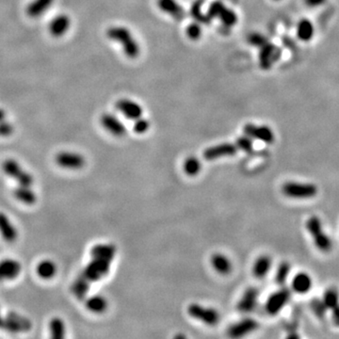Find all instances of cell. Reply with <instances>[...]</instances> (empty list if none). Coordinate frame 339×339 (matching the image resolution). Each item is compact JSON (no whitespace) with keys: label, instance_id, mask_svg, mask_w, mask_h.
<instances>
[{"label":"cell","instance_id":"6da1fadb","mask_svg":"<svg viewBox=\"0 0 339 339\" xmlns=\"http://www.w3.org/2000/svg\"><path fill=\"white\" fill-rule=\"evenodd\" d=\"M107 36L110 40L121 44L124 55L130 59H136L140 53L138 41L134 38L130 30L122 26H114L107 30Z\"/></svg>","mask_w":339,"mask_h":339},{"label":"cell","instance_id":"7a4b0ae2","mask_svg":"<svg viewBox=\"0 0 339 339\" xmlns=\"http://www.w3.org/2000/svg\"><path fill=\"white\" fill-rule=\"evenodd\" d=\"M306 229L312 235L314 243L317 248L323 252H330L333 247L330 237L325 234L322 229L321 219L317 216L309 218L306 222Z\"/></svg>","mask_w":339,"mask_h":339},{"label":"cell","instance_id":"3957f363","mask_svg":"<svg viewBox=\"0 0 339 339\" xmlns=\"http://www.w3.org/2000/svg\"><path fill=\"white\" fill-rule=\"evenodd\" d=\"M283 193L294 199H310L318 194V188L311 183L287 182L282 187Z\"/></svg>","mask_w":339,"mask_h":339},{"label":"cell","instance_id":"277c9868","mask_svg":"<svg viewBox=\"0 0 339 339\" xmlns=\"http://www.w3.org/2000/svg\"><path fill=\"white\" fill-rule=\"evenodd\" d=\"M2 170L6 175L14 179L18 185L32 186V184L34 183L32 174L23 169L21 164L15 159H6L2 164Z\"/></svg>","mask_w":339,"mask_h":339},{"label":"cell","instance_id":"5b68a950","mask_svg":"<svg viewBox=\"0 0 339 339\" xmlns=\"http://www.w3.org/2000/svg\"><path fill=\"white\" fill-rule=\"evenodd\" d=\"M112 262L113 261L100 257H92V260L88 263L81 275L87 279L90 283L97 282L108 275Z\"/></svg>","mask_w":339,"mask_h":339},{"label":"cell","instance_id":"8992f818","mask_svg":"<svg viewBox=\"0 0 339 339\" xmlns=\"http://www.w3.org/2000/svg\"><path fill=\"white\" fill-rule=\"evenodd\" d=\"M31 327V322L27 318L15 312H10L4 318L0 329L11 334H19L30 330Z\"/></svg>","mask_w":339,"mask_h":339},{"label":"cell","instance_id":"52a82bcc","mask_svg":"<svg viewBox=\"0 0 339 339\" xmlns=\"http://www.w3.org/2000/svg\"><path fill=\"white\" fill-rule=\"evenodd\" d=\"M209 18H219L226 26H235L237 23V15L233 9H229L222 1H214L211 3L208 11Z\"/></svg>","mask_w":339,"mask_h":339},{"label":"cell","instance_id":"ba28073f","mask_svg":"<svg viewBox=\"0 0 339 339\" xmlns=\"http://www.w3.org/2000/svg\"><path fill=\"white\" fill-rule=\"evenodd\" d=\"M190 316L209 326H215L220 322V314L214 308L205 307L198 304H192L188 308Z\"/></svg>","mask_w":339,"mask_h":339},{"label":"cell","instance_id":"9c48e42d","mask_svg":"<svg viewBox=\"0 0 339 339\" xmlns=\"http://www.w3.org/2000/svg\"><path fill=\"white\" fill-rule=\"evenodd\" d=\"M55 161L61 168L66 170H80L86 164V159L77 152L63 151L56 155Z\"/></svg>","mask_w":339,"mask_h":339},{"label":"cell","instance_id":"30bf717a","mask_svg":"<svg viewBox=\"0 0 339 339\" xmlns=\"http://www.w3.org/2000/svg\"><path fill=\"white\" fill-rule=\"evenodd\" d=\"M291 296L290 290L287 287H283L278 291L272 293L269 297L266 303V311L270 314V316H274L277 314L287 305Z\"/></svg>","mask_w":339,"mask_h":339},{"label":"cell","instance_id":"8fae6325","mask_svg":"<svg viewBox=\"0 0 339 339\" xmlns=\"http://www.w3.org/2000/svg\"><path fill=\"white\" fill-rule=\"evenodd\" d=\"M244 134L251 139H255L265 142L267 144H271L274 139V132L267 125H257L253 123H247L243 127Z\"/></svg>","mask_w":339,"mask_h":339},{"label":"cell","instance_id":"7c38bea8","mask_svg":"<svg viewBox=\"0 0 339 339\" xmlns=\"http://www.w3.org/2000/svg\"><path fill=\"white\" fill-rule=\"evenodd\" d=\"M21 271L22 265L16 259L5 258L0 261V282L15 280Z\"/></svg>","mask_w":339,"mask_h":339},{"label":"cell","instance_id":"4fadbf2b","mask_svg":"<svg viewBox=\"0 0 339 339\" xmlns=\"http://www.w3.org/2000/svg\"><path fill=\"white\" fill-rule=\"evenodd\" d=\"M237 147L235 144L226 142V143H221L218 145L211 146L205 150L204 152V157L209 160H216L218 158L224 157H231L234 156L237 153Z\"/></svg>","mask_w":339,"mask_h":339},{"label":"cell","instance_id":"5bb4252c","mask_svg":"<svg viewBox=\"0 0 339 339\" xmlns=\"http://www.w3.org/2000/svg\"><path fill=\"white\" fill-rule=\"evenodd\" d=\"M116 109L129 120H137L142 116L143 110L140 105L130 99H120L116 102Z\"/></svg>","mask_w":339,"mask_h":339},{"label":"cell","instance_id":"9a60e30c","mask_svg":"<svg viewBox=\"0 0 339 339\" xmlns=\"http://www.w3.org/2000/svg\"><path fill=\"white\" fill-rule=\"evenodd\" d=\"M101 124L106 130L115 137H122L126 133V127L118 117L111 113H105L101 117Z\"/></svg>","mask_w":339,"mask_h":339},{"label":"cell","instance_id":"2e32d148","mask_svg":"<svg viewBox=\"0 0 339 339\" xmlns=\"http://www.w3.org/2000/svg\"><path fill=\"white\" fill-rule=\"evenodd\" d=\"M72 26V20L69 15L65 13L58 14L56 17L53 18L49 23L48 29L50 34L55 38H59L66 34L69 31Z\"/></svg>","mask_w":339,"mask_h":339},{"label":"cell","instance_id":"e0dca14e","mask_svg":"<svg viewBox=\"0 0 339 339\" xmlns=\"http://www.w3.org/2000/svg\"><path fill=\"white\" fill-rule=\"evenodd\" d=\"M259 291L255 287H249L239 300L237 309L242 313H250L254 310L257 305Z\"/></svg>","mask_w":339,"mask_h":339},{"label":"cell","instance_id":"ac0fdd59","mask_svg":"<svg viewBox=\"0 0 339 339\" xmlns=\"http://www.w3.org/2000/svg\"><path fill=\"white\" fill-rule=\"evenodd\" d=\"M257 327H258V322H255L252 319H244L242 321L232 325L228 330V335L229 337L234 338V339L242 338L244 336L257 329Z\"/></svg>","mask_w":339,"mask_h":339},{"label":"cell","instance_id":"d6986e66","mask_svg":"<svg viewBox=\"0 0 339 339\" xmlns=\"http://www.w3.org/2000/svg\"><path fill=\"white\" fill-rule=\"evenodd\" d=\"M0 235L9 243L15 242L18 238L17 228L3 212H0Z\"/></svg>","mask_w":339,"mask_h":339},{"label":"cell","instance_id":"ffe728a7","mask_svg":"<svg viewBox=\"0 0 339 339\" xmlns=\"http://www.w3.org/2000/svg\"><path fill=\"white\" fill-rule=\"evenodd\" d=\"M157 6L163 12L176 20H183L186 11L176 0H157Z\"/></svg>","mask_w":339,"mask_h":339},{"label":"cell","instance_id":"44dd1931","mask_svg":"<svg viewBox=\"0 0 339 339\" xmlns=\"http://www.w3.org/2000/svg\"><path fill=\"white\" fill-rule=\"evenodd\" d=\"M259 49H260L259 61L262 69H270L273 61L276 60L278 56V51L276 47L268 42L267 44L262 45Z\"/></svg>","mask_w":339,"mask_h":339},{"label":"cell","instance_id":"7402d4cb","mask_svg":"<svg viewBox=\"0 0 339 339\" xmlns=\"http://www.w3.org/2000/svg\"><path fill=\"white\" fill-rule=\"evenodd\" d=\"M55 0H32L26 7V14L30 18L41 17L48 11Z\"/></svg>","mask_w":339,"mask_h":339},{"label":"cell","instance_id":"603a6c76","mask_svg":"<svg viewBox=\"0 0 339 339\" xmlns=\"http://www.w3.org/2000/svg\"><path fill=\"white\" fill-rule=\"evenodd\" d=\"M12 193L15 199L27 206H32L37 202V195L31 189V186L18 185Z\"/></svg>","mask_w":339,"mask_h":339},{"label":"cell","instance_id":"cb8c5ba5","mask_svg":"<svg viewBox=\"0 0 339 339\" xmlns=\"http://www.w3.org/2000/svg\"><path fill=\"white\" fill-rule=\"evenodd\" d=\"M312 279L310 275H308L305 272H301L295 275V277L292 280L291 287L296 293L299 294H305L312 288Z\"/></svg>","mask_w":339,"mask_h":339},{"label":"cell","instance_id":"d4e9b609","mask_svg":"<svg viewBox=\"0 0 339 339\" xmlns=\"http://www.w3.org/2000/svg\"><path fill=\"white\" fill-rule=\"evenodd\" d=\"M36 272L40 278L51 280L57 275L58 267L54 261L44 259L38 263L36 267Z\"/></svg>","mask_w":339,"mask_h":339},{"label":"cell","instance_id":"484cf974","mask_svg":"<svg viewBox=\"0 0 339 339\" xmlns=\"http://www.w3.org/2000/svg\"><path fill=\"white\" fill-rule=\"evenodd\" d=\"M211 265L218 273L223 274V275L229 274L233 269L230 259L222 253H215L212 255Z\"/></svg>","mask_w":339,"mask_h":339},{"label":"cell","instance_id":"4316f807","mask_svg":"<svg viewBox=\"0 0 339 339\" xmlns=\"http://www.w3.org/2000/svg\"><path fill=\"white\" fill-rule=\"evenodd\" d=\"M116 254V247L110 243H99L95 245L91 250L92 257H100L113 261Z\"/></svg>","mask_w":339,"mask_h":339},{"label":"cell","instance_id":"83f0119b","mask_svg":"<svg viewBox=\"0 0 339 339\" xmlns=\"http://www.w3.org/2000/svg\"><path fill=\"white\" fill-rule=\"evenodd\" d=\"M272 260L268 255H262L258 257L252 267V273L256 278H264L270 272Z\"/></svg>","mask_w":339,"mask_h":339},{"label":"cell","instance_id":"f1b7e54d","mask_svg":"<svg viewBox=\"0 0 339 339\" xmlns=\"http://www.w3.org/2000/svg\"><path fill=\"white\" fill-rule=\"evenodd\" d=\"M85 305L89 311L95 314H102L108 309L109 304L103 296L94 295L86 299Z\"/></svg>","mask_w":339,"mask_h":339},{"label":"cell","instance_id":"f546056e","mask_svg":"<svg viewBox=\"0 0 339 339\" xmlns=\"http://www.w3.org/2000/svg\"><path fill=\"white\" fill-rule=\"evenodd\" d=\"M315 28L313 24L308 19H303L299 22L297 26L298 38L303 42H309L313 38Z\"/></svg>","mask_w":339,"mask_h":339},{"label":"cell","instance_id":"4dcf8cb0","mask_svg":"<svg viewBox=\"0 0 339 339\" xmlns=\"http://www.w3.org/2000/svg\"><path fill=\"white\" fill-rule=\"evenodd\" d=\"M90 289V282L83 275L79 276L73 284L72 290L74 295L79 300H84L87 297L88 292Z\"/></svg>","mask_w":339,"mask_h":339},{"label":"cell","instance_id":"1f68e13d","mask_svg":"<svg viewBox=\"0 0 339 339\" xmlns=\"http://www.w3.org/2000/svg\"><path fill=\"white\" fill-rule=\"evenodd\" d=\"M49 331L52 339H64L66 336V326L61 318H53L49 322Z\"/></svg>","mask_w":339,"mask_h":339},{"label":"cell","instance_id":"d6a6232c","mask_svg":"<svg viewBox=\"0 0 339 339\" xmlns=\"http://www.w3.org/2000/svg\"><path fill=\"white\" fill-rule=\"evenodd\" d=\"M322 302L326 306L327 310H332L339 305V292L336 287L328 288L323 295Z\"/></svg>","mask_w":339,"mask_h":339},{"label":"cell","instance_id":"836d02e7","mask_svg":"<svg viewBox=\"0 0 339 339\" xmlns=\"http://www.w3.org/2000/svg\"><path fill=\"white\" fill-rule=\"evenodd\" d=\"M202 169L200 160L195 157H188L184 162V171L189 176H195Z\"/></svg>","mask_w":339,"mask_h":339},{"label":"cell","instance_id":"e575fe53","mask_svg":"<svg viewBox=\"0 0 339 339\" xmlns=\"http://www.w3.org/2000/svg\"><path fill=\"white\" fill-rule=\"evenodd\" d=\"M290 273V265L287 262H283L277 269L275 274V281L278 285H284L287 282Z\"/></svg>","mask_w":339,"mask_h":339},{"label":"cell","instance_id":"d590c367","mask_svg":"<svg viewBox=\"0 0 339 339\" xmlns=\"http://www.w3.org/2000/svg\"><path fill=\"white\" fill-rule=\"evenodd\" d=\"M235 145H236L237 149H240L245 153L251 154L253 152V143H252V139L250 137L246 136V135L243 137H239L238 139H236Z\"/></svg>","mask_w":339,"mask_h":339},{"label":"cell","instance_id":"8d00e7d4","mask_svg":"<svg viewBox=\"0 0 339 339\" xmlns=\"http://www.w3.org/2000/svg\"><path fill=\"white\" fill-rule=\"evenodd\" d=\"M248 42L252 44V46L260 48L262 45L267 44L269 40L264 36V35L258 33V32H252L248 36Z\"/></svg>","mask_w":339,"mask_h":339},{"label":"cell","instance_id":"74e56055","mask_svg":"<svg viewBox=\"0 0 339 339\" xmlns=\"http://www.w3.org/2000/svg\"><path fill=\"white\" fill-rule=\"evenodd\" d=\"M186 33L191 40H193V41L199 40L202 36V27L198 23H192L187 26Z\"/></svg>","mask_w":339,"mask_h":339},{"label":"cell","instance_id":"f35d334b","mask_svg":"<svg viewBox=\"0 0 339 339\" xmlns=\"http://www.w3.org/2000/svg\"><path fill=\"white\" fill-rule=\"evenodd\" d=\"M311 308H312L314 313L316 314V316L321 318V319L325 316L326 311H327V308L323 304L322 300H318V299L317 300L314 299L313 301L311 302Z\"/></svg>","mask_w":339,"mask_h":339},{"label":"cell","instance_id":"ab89813d","mask_svg":"<svg viewBox=\"0 0 339 339\" xmlns=\"http://www.w3.org/2000/svg\"><path fill=\"white\" fill-rule=\"evenodd\" d=\"M134 125H133V130L136 132L137 134H143L146 133L149 130L150 127V122H148L146 119H142L141 117L135 120L134 121Z\"/></svg>","mask_w":339,"mask_h":339},{"label":"cell","instance_id":"60d3db41","mask_svg":"<svg viewBox=\"0 0 339 339\" xmlns=\"http://www.w3.org/2000/svg\"><path fill=\"white\" fill-rule=\"evenodd\" d=\"M14 131L13 125L10 122L4 120L0 122V137H9Z\"/></svg>","mask_w":339,"mask_h":339},{"label":"cell","instance_id":"b9f144b4","mask_svg":"<svg viewBox=\"0 0 339 339\" xmlns=\"http://www.w3.org/2000/svg\"><path fill=\"white\" fill-rule=\"evenodd\" d=\"M332 319L334 323L339 327V305L333 308L332 310Z\"/></svg>","mask_w":339,"mask_h":339},{"label":"cell","instance_id":"7bdbcfd3","mask_svg":"<svg viewBox=\"0 0 339 339\" xmlns=\"http://www.w3.org/2000/svg\"><path fill=\"white\" fill-rule=\"evenodd\" d=\"M305 4L309 7H318L324 4L326 0H305Z\"/></svg>","mask_w":339,"mask_h":339},{"label":"cell","instance_id":"ee69618b","mask_svg":"<svg viewBox=\"0 0 339 339\" xmlns=\"http://www.w3.org/2000/svg\"><path fill=\"white\" fill-rule=\"evenodd\" d=\"M6 120V113L3 109H0V122Z\"/></svg>","mask_w":339,"mask_h":339},{"label":"cell","instance_id":"f6af8a7d","mask_svg":"<svg viewBox=\"0 0 339 339\" xmlns=\"http://www.w3.org/2000/svg\"><path fill=\"white\" fill-rule=\"evenodd\" d=\"M3 320L4 318L1 316V313H0V328H1V325H2V322H3Z\"/></svg>","mask_w":339,"mask_h":339},{"label":"cell","instance_id":"bcb514c9","mask_svg":"<svg viewBox=\"0 0 339 339\" xmlns=\"http://www.w3.org/2000/svg\"><path fill=\"white\" fill-rule=\"evenodd\" d=\"M276 1H277V0H276Z\"/></svg>","mask_w":339,"mask_h":339}]
</instances>
